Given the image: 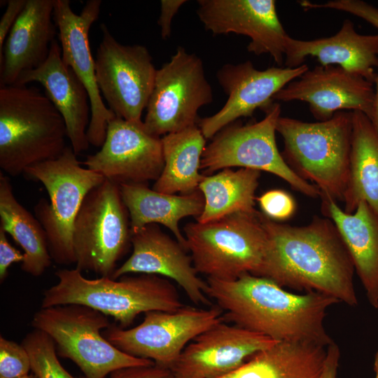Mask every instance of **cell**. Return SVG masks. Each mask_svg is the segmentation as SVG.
<instances>
[{"instance_id": "obj_34", "label": "cell", "mask_w": 378, "mask_h": 378, "mask_svg": "<svg viewBox=\"0 0 378 378\" xmlns=\"http://www.w3.org/2000/svg\"><path fill=\"white\" fill-rule=\"evenodd\" d=\"M306 10L328 8L349 13L369 22L378 29V8L361 0H330L325 3L300 1Z\"/></svg>"}, {"instance_id": "obj_10", "label": "cell", "mask_w": 378, "mask_h": 378, "mask_svg": "<svg viewBox=\"0 0 378 378\" xmlns=\"http://www.w3.org/2000/svg\"><path fill=\"white\" fill-rule=\"evenodd\" d=\"M261 120L248 125L235 121L220 130L203 152L200 170L204 175L232 167L264 171L286 181L306 196L321 197L318 188L299 176L286 162L276 146V122L281 105L273 102Z\"/></svg>"}, {"instance_id": "obj_41", "label": "cell", "mask_w": 378, "mask_h": 378, "mask_svg": "<svg viewBox=\"0 0 378 378\" xmlns=\"http://www.w3.org/2000/svg\"><path fill=\"white\" fill-rule=\"evenodd\" d=\"M374 370L376 374L375 378H378V351L376 353L375 356H374Z\"/></svg>"}, {"instance_id": "obj_16", "label": "cell", "mask_w": 378, "mask_h": 378, "mask_svg": "<svg viewBox=\"0 0 378 378\" xmlns=\"http://www.w3.org/2000/svg\"><path fill=\"white\" fill-rule=\"evenodd\" d=\"M101 4L100 0H90L76 14L69 0H55L53 10L62 60L74 71L90 97L91 115L87 130L89 144L100 148L106 138L108 123L115 117L102 100L96 80L95 60L89 43V31L99 17Z\"/></svg>"}, {"instance_id": "obj_18", "label": "cell", "mask_w": 378, "mask_h": 378, "mask_svg": "<svg viewBox=\"0 0 378 378\" xmlns=\"http://www.w3.org/2000/svg\"><path fill=\"white\" fill-rule=\"evenodd\" d=\"M277 342L223 321L190 342L171 370L174 378H219Z\"/></svg>"}, {"instance_id": "obj_12", "label": "cell", "mask_w": 378, "mask_h": 378, "mask_svg": "<svg viewBox=\"0 0 378 378\" xmlns=\"http://www.w3.org/2000/svg\"><path fill=\"white\" fill-rule=\"evenodd\" d=\"M223 312L217 305L151 311L144 314L143 321L135 327L126 329L111 323L102 335L122 351L171 370L190 342L224 321Z\"/></svg>"}, {"instance_id": "obj_6", "label": "cell", "mask_w": 378, "mask_h": 378, "mask_svg": "<svg viewBox=\"0 0 378 378\" xmlns=\"http://www.w3.org/2000/svg\"><path fill=\"white\" fill-rule=\"evenodd\" d=\"M183 230L197 273L223 281L244 274L258 275L268 241L260 212H239L211 222L190 223Z\"/></svg>"}, {"instance_id": "obj_26", "label": "cell", "mask_w": 378, "mask_h": 378, "mask_svg": "<svg viewBox=\"0 0 378 378\" xmlns=\"http://www.w3.org/2000/svg\"><path fill=\"white\" fill-rule=\"evenodd\" d=\"M327 347L279 342L219 378H322Z\"/></svg>"}, {"instance_id": "obj_19", "label": "cell", "mask_w": 378, "mask_h": 378, "mask_svg": "<svg viewBox=\"0 0 378 378\" xmlns=\"http://www.w3.org/2000/svg\"><path fill=\"white\" fill-rule=\"evenodd\" d=\"M374 97V84L338 66H316L287 84L273 99L302 101L309 104L318 121L346 110L360 111L370 119Z\"/></svg>"}, {"instance_id": "obj_38", "label": "cell", "mask_w": 378, "mask_h": 378, "mask_svg": "<svg viewBox=\"0 0 378 378\" xmlns=\"http://www.w3.org/2000/svg\"><path fill=\"white\" fill-rule=\"evenodd\" d=\"M186 2V0L160 1V13L158 24L160 28L162 38L166 40L171 36L172 20L181 6Z\"/></svg>"}, {"instance_id": "obj_8", "label": "cell", "mask_w": 378, "mask_h": 378, "mask_svg": "<svg viewBox=\"0 0 378 378\" xmlns=\"http://www.w3.org/2000/svg\"><path fill=\"white\" fill-rule=\"evenodd\" d=\"M76 155L66 146L58 158L28 167L24 172L40 181L48 193L49 201L41 199L34 213L46 232L52 260L58 265L75 264L74 221L86 195L106 179L80 166Z\"/></svg>"}, {"instance_id": "obj_17", "label": "cell", "mask_w": 378, "mask_h": 378, "mask_svg": "<svg viewBox=\"0 0 378 378\" xmlns=\"http://www.w3.org/2000/svg\"><path fill=\"white\" fill-rule=\"evenodd\" d=\"M197 15L214 35L234 33L250 38L247 50L270 55L281 65L289 36L279 18L274 0H198Z\"/></svg>"}, {"instance_id": "obj_20", "label": "cell", "mask_w": 378, "mask_h": 378, "mask_svg": "<svg viewBox=\"0 0 378 378\" xmlns=\"http://www.w3.org/2000/svg\"><path fill=\"white\" fill-rule=\"evenodd\" d=\"M131 255L117 267L112 279L128 274L160 276L178 284L195 304L212 306L205 293L206 282L197 276L191 255L157 224H149L131 232Z\"/></svg>"}, {"instance_id": "obj_13", "label": "cell", "mask_w": 378, "mask_h": 378, "mask_svg": "<svg viewBox=\"0 0 378 378\" xmlns=\"http://www.w3.org/2000/svg\"><path fill=\"white\" fill-rule=\"evenodd\" d=\"M95 58L97 83L115 116L141 122L153 89L157 69L148 50L142 45L119 43L104 23Z\"/></svg>"}, {"instance_id": "obj_15", "label": "cell", "mask_w": 378, "mask_h": 378, "mask_svg": "<svg viewBox=\"0 0 378 378\" xmlns=\"http://www.w3.org/2000/svg\"><path fill=\"white\" fill-rule=\"evenodd\" d=\"M308 69L303 64L295 68L272 66L260 70L248 60L224 64L216 78L227 99L217 113L200 119L197 126L206 139H212L240 118L252 116L257 108L264 111L269 108L278 92Z\"/></svg>"}, {"instance_id": "obj_42", "label": "cell", "mask_w": 378, "mask_h": 378, "mask_svg": "<svg viewBox=\"0 0 378 378\" xmlns=\"http://www.w3.org/2000/svg\"><path fill=\"white\" fill-rule=\"evenodd\" d=\"M16 378H38V377L34 373L31 372V374H28L27 375L20 377H16Z\"/></svg>"}, {"instance_id": "obj_5", "label": "cell", "mask_w": 378, "mask_h": 378, "mask_svg": "<svg viewBox=\"0 0 378 378\" xmlns=\"http://www.w3.org/2000/svg\"><path fill=\"white\" fill-rule=\"evenodd\" d=\"M276 129L288 165L316 186L321 196L343 202L349 176L352 111H338L329 120L314 122L280 116Z\"/></svg>"}, {"instance_id": "obj_7", "label": "cell", "mask_w": 378, "mask_h": 378, "mask_svg": "<svg viewBox=\"0 0 378 378\" xmlns=\"http://www.w3.org/2000/svg\"><path fill=\"white\" fill-rule=\"evenodd\" d=\"M31 325L48 334L55 344L57 355L73 361L85 378H106L120 368L155 364L130 356L110 343L102 335L111 325L108 316L85 305L41 308Z\"/></svg>"}, {"instance_id": "obj_29", "label": "cell", "mask_w": 378, "mask_h": 378, "mask_svg": "<svg viewBox=\"0 0 378 378\" xmlns=\"http://www.w3.org/2000/svg\"><path fill=\"white\" fill-rule=\"evenodd\" d=\"M0 227L23 250L21 270L33 276L42 275L52 261L46 232L15 198L10 179L0 173Z\"/></svg>"}, {"instance_id": "obj_4", "label": "cell", "mask_w": 378, "mask_h": 378, "mask_svg": "<svg viewBox=\"0 0 378 378\" xmlns=\"http://www.w3.org/2000/svg\"><path fill=\"white\" fill-rule=\"evenodd\" d=\"M64 120L36 88L0 87V167L17 176L35 164L58 158L66 148Z\"/></svg>"}, {"instance_id": "obj_31", "label": "cell", "mask_w": 378, "mask_h": 378, "mask_svg": "<svg viewBox=\"0 0 378 378\" xmlns=\"http://www.w3.org/2000/svg\"><path fill=\"white\" fill-rule=\"evenodd\" d=\"M30 358L31 371L38 378H85L71 374L60 363L56 346L46 332L34 329L22 342Z\"/></svg>"}, {"instance_id": "obj_3", "label": "cell", "mask_w": 378, "mask_h": 378, "mask_svg": "<svg viewBox=\"0 0 378 378\" xmlns=\"http://www.w3.org/2000/svg\"><path fill=\"white\" fill-rule=\"evenodd\" d=\"M57 282L44 290L41 308L78 304L113 317L121 328L151 311L175 312L184 304L176 287L164 277L141 274L114 279L85 278L77 269H62Z\"/></svg>"}, {"instance_id": "obj_28", "label": "cell", "mask_w": 378, "mask_h": 378, "mask_svg": "<svg viewBox=\"0 0 378 378\" xmlns=\"http://www.w3.org/2000/svg\"><path fill=\"white\" fill-rule=\"evenodd\" d=\"M164 168L152 189L166 194L187 195L198 190L206 139L197 125L161 137Z\"/></svg>"}, {"instance_id": "obj_11", "label": "cell", "mask_w": 378, "mask_h": 378, "mask_svg": "<svg viewBox=\"0 0 378 378\" xmlns=\"http://www.w3.org/2000/svg\"><path fill=\"white\" fill-rule=\"evenodd\" d=\"M213 102V90L202 59L178 47L170 60L157 69L143 121L160 137L197 125L199 109Z\"/></svg>"}, {"instance_id": "obj_40", "label": "cell", "mask_w": 378, "mask_h": 378, "mask_svg": "<svg viewBox=\"0 0 378 378\" xmlns=\"http://www.w3.org/2000/svg\"><path fill=\"white\" fill-rule=\"evenodd\" d=\"M374 97L370 120L378 133V66L377 68L376 76L374 81Z\"/></svg>"}, {"instance_id": "obj_36", "label": "cell", "mask_w": 378, "mask_h": 378, "mask_svg": "<svg viewBox=\"0 0 378 378\" xmlns=\"http://www.w3.org/2000/svg\"><path fill=\"white\" fill-rule=\"evenodd\" d=\"M6 232L0 227V282L3 283L8 270L13 263L22 262L24 253L13 246L8 241Z\"/></svg>"}, {"instance_id": "obj_27", "label": "cell", "mask_w": 378, "mask_h": 378, "mask_svg": "<svg viewBox=\"0 0 378 378\" xmlns=\"http://www.w3.org/2000/svg\"><path fill=\"white\" fill-rule=\"evenodd\" d=\"M352 113L349 176L344 211L352 214L365 201L378 215V133L365 114Z\"/></svg>"}, {"instance_id": "obj_30", "label": "cell", "mask_w": 378, "mask_h": 378, "mask_svg": "<svg viewBox=\"0 0 378 378\" xmlns=\"http://www.w3.org/2000/svg\"><path fill=\"white\" fill-rule=\"evenodd\" d=\"M260 176V171L246 168L237 171L226 168L214 175H204L198 188L204 198V207L196 221L204 223L235 213L255 212Z\"/></svg>"}, {"instance_id": "obj_37", "label": "cell", "mask_w": 378, "mask_h": 378, "mask_svg": "<svg viewBox=\"0 0 378 378\" xmlns=\"http://www.w3.org/2000/svg\"><path fill=\"white\" fill-rule=\"evenodd\" d=\"M27 0H9L7 7L0 20V55L6 38L18 16L25 6Z\"/></svg>"}, {"instance_id": "obj_14", "label": "cell", "mask_w": 378, "mask_h": 378, "mask_svg": "<svg viewBox=\"0 0 378 378\" xmlns=\"http://www.w3.org/2000/svg\"><path fill=\"white\" fill-rule=\"evenodd\" d=\"M83 164L118 185L155 181L164 164L162 139L150 134L143 121L115 116L108 123L100 150Z\"/></svg>"}, {"instance_id": "obj_2", "label": "cell", "mask_w": 378, "mask_h": 378, "mask_svg": "<svg viewBox=\"0 0 378 378\" xmlns=\"http://www.w3.org/2000/svg\"><path fill=\"white\" fill-rule=\"evenodd\" d=\"M205 293L225 312L224 321L274 341L324 347L334 342L324 327L327 310L340 302L332 297L295 294L251 274L231 281L208 278Z\"/></svg>"}, {"instance_id": "obj_9", "label": "cell", "mask_w": 378, "mask_h": 378, "mask_svg": "<svg viewBox=\"0 0 378 378\" xmlns=\"http://www.w3.org/2000/svg\"><path fill=\"white\" fill-rule=\"evenodd\" d=\"M76 269L111 278L131 244L130 215L119 185L105 179L84 199L73 227Z\"/></svg>"}, {"instance_id": "obj_33", "label": "cell", "mask_w": 378, "mask_h": 378, "mask_svg": "<svg viewBox=\"0 0 378 378\" xmlns=\"http://www.w3.org/2000/svg\"><path fill=\"white\" fill-rule=\"evenodd\" d=\"M262 213L274 221H283L291 218L296 211L294 198L280 189L268 190L257 198Z\"/></svg>"}, {"instance_id": "obj_1", "label": "cell", "mask_w": 378, "mask_h": 378, "mask_svg": "<svg viewBox=\"0 0 378 378\" xmlns=\"http://www.w3.org/2000/svg\"><path fill=\"white\" fill-rule=\"evenodd\" d=\"M267 247L258 276L282 288L318 292L356 306L354 265L332 220L314 217L306 225L272 220L261 213Z\"/></svg>"}, {"instance_id": "obj_25", "label": "cell", "mask_w": 378, "mask_h": 378, "mask_svg": "<svg viewBox=\"0 0 378 378\" xmlns=\"http://www.w3.org/2000/svg\"><path fill=\"white\" fill-rule=\"evenodd\" d=\"M119 187L129 212L131 232L149 224H161L188 251L186 239L178 223L183 218H197L202 213L204 198L199 189L187 195H172L155 191L143 183H123Z\"/></svg>"}, {"instance_id": "obj_35", "label": "cell", "mask_w": 378, "mask_h": 378, "mask_svg": "<svg viewBox=\"0 0 378 378\" xmlns=\"http://www.w3.org/2000/svg\"><path fill=\"white\" fill-rule=\"evenodd\" d=\"M110 378H174L172 370L155 364L131 366L118 369L110 374Z\"/></svg>"}, {"instance_id": "obj_22", "label": "cell", "mask_w": 378, "mask_h": 378, "mask_svg": "<svg viewBox=\"0 0 378 378\" xmlns=\"http://www.w3.org/2000/svg\"><path fill=\"white\" fill-rule=\"evenodd\" d=\"M308 56L316 57L321 66H340L374 84L378 66V34H358L354 23L346 19L340 29L328 37L309 41L287 38L286 67L300 66Z\"/></svg>"}, {"instance_id": "obj_24", "label": "cell", "mask_w": 378, "mask_h": 378, "mask_svg": "<svg viewBox=\"0 0 378 378\" xmlns=\"http://www.w3.org/2000/svg\"><path fill=\"white\" fill-rule=\"evenodd\" d=\"M321 210L332 220L354 262L370 304L378 308V215L365 202L346 213L333 199L321 196Z\"/></svg>"}, {"instance_id": "obj_21", "label": "cell", "mask_w": 378, "mask_h": 378, "mask_svg": "<svg viewBox=\"0 0 378 378\" xmlns=\"http://www.w3.org/2000/svg\"><path fill=\"white\" fill-rule=\"evenodd\" d=\"M39 83L46 95L62 116L71 147L76 155L89 148L87 130L91 106L88 92L74 71L62 58L61 46L56 39L46 60L38 67L23 72L15 85Z\"/></svg>"}, {"instance_id": "obj_39", "label": "cell", "mask_w": 378, "mask_h": 378, "mask_svg": "<svg viewBox=\"0 0 378 378\" xmlns=\"http://www.w3.org/2000/svg\"><path fill=\"white\" fill-rule=\"evenodd\" d=\"M340 357V349L335 342H332L327 347L322 378H337Z\"/></svg>"}, {"instance_id": "obj_23", "label": "cell", "mask_w": 378, "mask_h": 378, "mask_svg": "<svg viewBox=\"0 0 378 378\" xmlns=\"http://www.w3.org/2000/svg\"><path fill=\"white\" fill-rule=\"evenodd\" d=\"M54 1L27 0L0 55V87L15 85L21 74L46 60L56 34Z\"/></svg>"}, {"instance_id": "obj_32", "label": "cell", "mask_w": 378, "mask_h": 378, "mask_svg": "<svg viewBox=\"0 0 378 378\" xmlns=\"http://www.w3.org/2000/svg\"><path fill=\"white\" fill-rule=\"evenodd\" d=\"M30 358L22 344L0 336V378H16L29 374Z\"/></svg>"}]
</instances>
